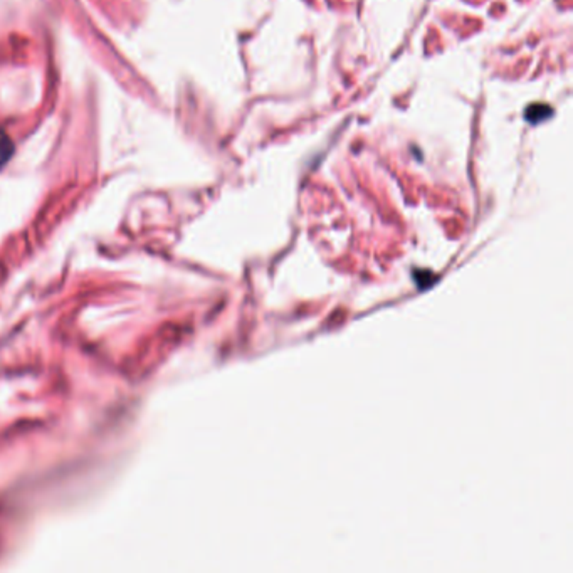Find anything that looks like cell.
<instances>
[{
    "label": "cell",
    "mask_w": 573,
    "mask_h": 573,
    "mask_svg": "<svg viewBox=\"0 0 573 573\" xmlns=\"http://www.w3.org/2000/svg\"><path fill=\"white\" fill-rule=\"evenodd\" d=\"M548 117H552V108L546 105H533L526 110V119L533 124H538Z\"/></svg>",
    "instance_id": "1"
}]
</instances>
